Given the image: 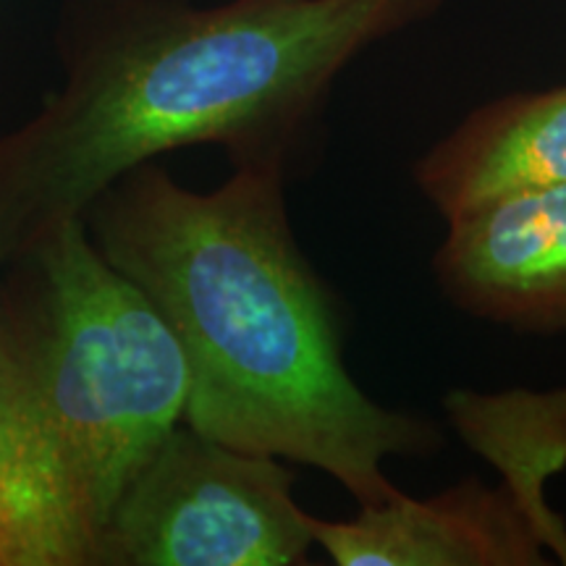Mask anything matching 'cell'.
<instances>
[{
    "label": "cell",
    "instance_id": "6da1fadb",
    "mask_svg": "<svg viewBox=\"0 0 566 566\" xmlns=\"http://www.w3.org/2000/svg\"><path fill=\"white\" fill-rule=\"evenodd\" d=\"M449 0H69L63 82L0 134V268L118 176L195 145L292 179L331 92L373 45Z\"/></svg>",
    "mask_w": 566,
    "mask_h": 566
},
{
    "label": "cell",
    "instance_id": "7a4b0ae2",
    "mask_svg": "<svg viewBox=\"0 0 566 566\" xmlns=\"http://www.w3.org/2000/svg\"><path fill=\"white\" fill-rule=\"evenodd\" d=\"M281 174L233 168L212 192L155 160L82 212L187 354L184 422L254 454L313 467L359 506L399 493L386 464L441 449L438 424L384 407L352 378L338 307L296 242Z\"/></svg>",
    "mask_w": 566,
    "mask_h": 566
},
{
    "label": "cell",
    "instance_id": "3957f363",
    "mask_svg": "<svg viewBox=\"0 0 566 566\" xmlns=\"http://www.w3.org/2000/svg\"><path fill=\"white\" fill-rule=\"evenodd\" d=\"M0 344L90 566L126 485L187 415L192 375L174 328L97 250L84 218L3 265Z\"/></svg>",
    "mask_w": 566,
    "mask_h": 566
},
{
    "label": "cell",
    "instance_id": "277c9868",
    "mask_svg": "<svg viewBox=\"0 0 566 566\" xmlns=\"http://www.w3.org/2000/svg\"><path fill=\"white\" fill-rule=\"evenodd\" d=\"M283 459L181 422L126 485L97 543V566H296L315 546Z\"/></svg>",
    "mask_w": 566,
    "mask_h": 566
},
{
    "label": "cell",
    "instance_id": "5b68a950",
    "mask_svg": "<svg viewBox=\"0 0 566 566\" xmlns=\"http://www.w3.org/2000/svg\"><path fill=\"white\" fill-rule=\"evenodd\" d=\"M433 275L462 313L522 334H566V184L446 221Z\"/></svg>",
    "mask_w": 566,
    "mask_h": 566
},
{
    "label": "cell",
    "instance_id": "8992f818",
    "mask_svg": "<svg viewBox=\"0 0 566 566\" xmlns=\"http://www.w3.org/2000/svg\"><path fill=\"white\" fill-rule=\"evenodd\" d=\"M315 546L336 566H543L548 551L504 485L478 478L430 499L396 493L349 520L313 516Z\"/></svg>",
    "mask_w": 566,
    "mask_h": 566
},
{
    "label": "cell",
    "instance_id": "52a82bcc",
    "mask_svg": "<svg viewBox=\"0 0 566 566\" xmlns=\"http://www.w3.org/2000/svg\"><path fill=\"white\" fill-rule=\"evenodd\" d=\"M412 176L443 221L566 184V84L480 105L417 158Z\"/></svg>",
    "mask_w": 566,
    "mask_h": 566
},
{
    "label": "cell",
    "instance_id": "ba28073f",
    "mask_svg": "<svg viewBox=\"0 0 566 566\" xmlns=\"http://www.w3.org/2000/svg\"><path fill=\"white\" fill-rule=\"evenodd\" d=\"M451 428L501 475L556 564L566 566V522L548 504V480L566 470V386L535 391H472L443 396Z\"/></svg>",
    "mask_w": 566,
    "mask_h": 566
},
{
    "label": "cell",
    "instance_id": "9c48e42d",
    "mask_svg": "<svg viewBox=\"0 0 566 566\" xmlns=\"http://www.w3.org/2000/svg\"><path fill=\"white\" fill-rule=\"evenodd\" d=\"M0 566H90L0 344Z\"/></svg>",
    "mask_w": 566,
    "mask_h": 566
}]
</instances>
